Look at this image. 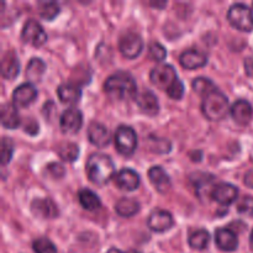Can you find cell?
<instances>
[{"label":"cell","instance_id":"1","mask_svg":"<svg viewBox=\"0 0 253 253\" xmlns=\"http://www.w3.org/2000/svg\"><path fill=\"white\" fill-rule=\"evenodd\" d=\"M104 90L111 99L120 101L132 100L138 95L135 79L126 72H116L111 74L104 83Z\"/></svg>","mask_w":253,"mask_h":253},{"label":"cell","instance_id":"2","mask_svg":"<svg viewBox=\"0 0 253 253\" xmlns=\"http://www.w3.org/2000/svg\"><path fill=\"white\" fill-rule=\"evenodd\" d=\"M115 166L111 158L104 153H93L86 161V174L95 185H105L113 178Z\"/></svg>","mask_w":253,"mask_h":253},{"label":"cell","instance_id":"3","mask_svg":"<svg viewBox=\"0 0 253 253\" xmlns=\"http://www.w3.org/2000/svg\"><path fill=\"white\" fill-rule=\"evenodd\" d=\"M229 99L220 90H214L203 96L202 113L211 121L222 120L229 111Z\"/></svg>","mask_w":253,"mask_h":253},{"label":"cell","instance_id":"4","mask_svg":"<svg viewBox=\"0 0 253 253\" xmlns=\"http://www.w3.org/2000/svg\"><path fill=\"white\" fill-rule=\"evenodd\" d=\"M227 20L240 31H253V12L247 5L240 2L231 5L227 10Z\"/></svg>","mask_w":253,"mask_h":253},{"label":"cell","instance_id":"5","mask_svg":"<svg viewBox=\"0 0 253 253\" xmlns=\"http://www.w3.org/2000/svg\"><path fill=\"white\" fill-rule=\"evenodd\" d=\"M116 150L123 156H131L137 148V135L130 126H119L115 132Z\"/></svg>","mask_w":253,"mask_h":253},{"label":"cell","instance_id":"6","mask_svg":"<svg viewBox=\"0 0 253 253\" xmlns=\"http://www.w3.org/2000/svg\"><path fill=\"white\" fill-rule=\"evenodd\" d=\"M150 79L152 84L166 91L178 81V76L175 69L170 64H160L155 67L150 73Z\"/></svg>","mask_w":253,"mask_h":253},{"label":"cell","instance_id":"7","mask_svg":"<svg viewBox=\"0 0 253 253\" xmlns=\"http://www.w3.org/2000/svg\"><path fill=\"white\" fill-rule=\"evenodd\" d=\"M121 54L128 59L137 58L143 49V40L136 32H126L119 40Z\"/></svg>","mask_w":253,"mask_h":253},{"label":"cell","instance_id":"8","mask_svg":"<svg viewBox=\"0 0 253 253\" xmlns=\"http://www.w3.org/2000/svg\"><path fill=\"white\" fill-rule=\"evenodd\" d=\"M21 39L25 43H29L34 47H41L42 44L46 43L47 34L36 20H27L22 27Z\"/></svg>","mask_w":253,"mask_h":253},{"label":"cell","instance_id":"9","mask_svg":"<svg viewBox=\"0 0 253 253\" xmlns=\"http://www.w3.org/2000/svg\"><path fill=\"white\" fill-rule=\"evenodd\" d=\"M210 195H211L212 200L219 203L220 205L229 207L232 203L236 202L237 197H239V189L230 183H219L212 188Z\"/></svg>","mask_w":253,"mask_h":253},{"label":"cell","instance_id":"10","mask_svg":"<svg viewBox=\"0 0 253 253\" xmlns=\"http://www.w3.org/2000/svg\"><path fill=\"white\" fill-rule=\"evenodd\" d=\"M83 125V115L76 108L67 109L59 118V126L64 133H77Z\"/></svg>","mask_w":253,"mask_h":253},{"label":"cell","instance_id":"11","mask_svg":"<svg viewBox=\"0 0 253 253\" xmlns=\"http://www.w3.org/2000/svg\"><path fill=\"white\" fill-rule=\"evenodd\" d=\"M173 224H174V219L172 214L162 209L153 210L147 219L148 227L155 232L167 231L173 226Z\"/></svg>","mask_w":253,"mask_h":253},{"label":"cell","instance_id":"12","mask_svg":"<svg viewBox=\"0 0 253 253\" xmlns=\"http://www.w3.org/2000/svg\"><path fill=\"white\" fill-rule=\"evenodd\" d=\"M37 98V89L32 83H24L12 91V103L19 108H26Z\"/></svg>","mask_w":253,"mask_h":253},{"label":"cell","instance_id":"13","mask_svg":"<svg viewBox=\"0 0 253 253\" xmlns=\"http://www.w3.org/2000/svg\"><path fill=\"white\" fill-rule=\"evenodd\" d=\"M31 210L34 215L42 219H56L59 214L56 203L49 198H39L31 203Z\"/></svg>","mask_w":253,"mask_h":253},{"label":"cell","instance_id":"14","mask_svg":"<svg viewBox=\"0 0 253 253\" xmlns=\"http://www.w3.org/2000/svg\"><path fill=\"white\" fill-rule=\"evenodd\" d=\"M88 140L96 147H106L111 141L110 131L103 124L93 121L88 127Z\"/></svg>","mask_w":253,"mask_h":253},{"label":"cell","instance_id":"15","mask_svg":"<svg viewBox=\"0 0 253 253\" xmlns=\"http://www.w3.org/2000/svg\"><path fill=\"white\" fill-rule=\"evenodd\" d=\"M230 113H231L235 123H237L239 125H249L252 121L253 108L251 103L245 100V99H240V100L235 101L232 108L230 109Z\"/></svg>","mask_w":253,"mask_h":253},{"label":"cell","instance_id":"16","mask_svg":"<svg viewBox=\"0 0 253 253\" xmlns=\"http://www.w3.org/2000/svg\"><path fill=\"white\" fill-rule=\"evenodd\" d=\"M215 244L221 251L232 252L239 247V239L232 230L221 227L215 231Z\"/></svg>","mask_w":253,"mask_h":253},{"label":"cell","instance_id":"17","mask_svg":"<svg viewBox=\"0 0 253 253\" xmlns=\"http://www.w3.org/2000/svg\"><path fill=\"white\" fill-rule=\"evenodd\" d=\"M140 182V175L137 174V172L130 169V168H124V169L119 170L115 175V184L120 189L127 190V192L137 189Z\"/></svg>","mask_w":253,"mask_h":253},{"label":"cell","instance_id":"18","mask_svg":"<svg viewBox=\"0 0 253 253\" xmlns=\"http://www.w3.org/2000/svg\"><path fill=\"white\" fill-rule=\"evenodd\" d=\"M179 63L183 68L193 71L204 67L208 63V57L198 49H187L180 53Z\"/></svg>","mask_w":253,"mask_h":253},{"label":"cell","instance_id":"19","mask_svg":"<svg viewBox=\"0 0 253 253\" xmlns=\"http://www.w3.org/2000/svg\"><path fill=\"white\" fill-rule=\"evenodd\" d=\"M136 103H137L138 108L141 111L150 116L157 115L160 111V104H158V99L155 94L151 90H143L138 93L137 98H136Z\"/></svg>","mask_w":253,"mask_h":253},{"label":"cell","instance_id":"20","mask_svg":"<svg viewBox=\"0 0 253 253\" xmlns=\"http://www.w3.org/2000/svg\"><path fill=\"white\" fill-rule=\"evenodd\" d=\"M148 178L156 190L160 193H167L170 188V178L160 166H153L148 170Z\"/></svg>","mask_w":253,"mask_h":253},{"label":"cell","instance_id":"21","mask_svg":"<svg viewBox=\"0 0 253 253\" xmlns=\"http://www.w3.org/2000/svg\"><path fill=\"white\" fill-rule=\"evenodd\" d=\"M20 72V63L16 54L12 51H7L1 59V76L5 79H15Z\"/></svg>","mask_w":253,"mask_h":253},{"label":"cell","instance_id":"22","mask_svg":"<svg viewBox=\"0 0 253 253\" xmlns=\"http://www.w3.org/2000/svg\"><path fill=\"white\" fill-rule=\"evenodd\" d=\"M1 125L9 130H15L21 125V118L14 104L6 103L1 108Z\"/></svg>","mask_w":253,"mask_h":253},{"label":"cell","instance_id":"23","mask_svg":"<svg viewBox=\"0 0 253 253\" xmlns=\"http://www.w3.org/2000/svg\"><path fill=\"white\" fill-rule=\"evenodd\" d=\"M57 95L59 100L64 104H76L81 99L82 91L77 84L63 83L57 89Z\"/></svg>","mask_w":253,"mask_h":253},{"label":"cell","instance_id":"24","mask_svg":"<svg viewBox=\"0 0 253 253\" xmlns=\"http://www.w3.org/2000/svg\"><path fill=\"white\" fill-rule=\"evenodd\" d=\"M79 204L83 207V209L89 210V211H95L101 207V202L98 195L90 189H81L78 192Z\"/></svg>","mask_w":253,"mask_h":253},{"label":"cell","instance_id":"25","mask_svg":"<svg viewBox=\"0 0 253 253\" xmlns=\"http://www.w3.org/2000/svg\"><path fill=\"white\" fill-rule=\"evenodd\" d=\"M140 210V204L131 198H121L115 204L116 214L123 217H131Z\"/></svg>","mask_w":253,"mask_h":253},{"label":"cell","instance_id":"26","mask_svg":"<svg viewBox=\"0 0 253 253\" xmlns=\"http://www.w3.org/2000/svg\"><path fill=\"white\" fill-rule=\"evenodd\" d=\"M46 72V63L41 58L30 59L29 64L26 68V78L30 79V82H40L42 76Z\"/></svg>","mask_w":253,"mask_h":253},{"label":"cell","instance_id":"27","mask_svg":"<svg viewBox=\"0 0 253 253\" xmlns=\"http://www.w3.org/2000/svg\"><path fill=\"white\" fill-rule=\"evenodd\" d=\"M189 246L193 250H198V251H203L208 247L210 242V234L207 230H197V231L192 232L188 239Z\"/></svg>","mask_w":253,"mask_h":253},{"label":"cell","instance_id":"28","mask_svg":"<svg viewBox=\"0 0 253 253\" xmlns=\"http://www.w3.org/2000/svg\"><path fill=\"white\" fill-rule=\"evenodd\" d=\"M39 15L46 21H52L61 12L59 4L56 1H40L37 4Z\"/></svg>","mask_w":253,"mask_h":253},{"label":"cell","instance_id":"29","mask_svg":"<svg viewBox=\"0 0 253 253\" xmlns=\"http://www.w3.org/2000/svg\"><path fill=\"white\" fill-rule=\"evenodd\" d=\"M58 155L66 162H74L79 156V147L74 142H63L59 145Z\"/></svg>","mask_w":253,"mask_h":253},{"label":"cell","instance_id":"30","mask_svg":"<svg viewBox=\"0 0 253 253\" xmlns=\"http://www.w3.org/2000/svg\"><path fill=\"white\" fill-rule=\"evenodd\" d=\"M192 85L195 93L200 94V95L203 96L217 89L216 85L214 84V82L210 81L209 78H204V77H198V78H195L194 81H193Z\"/></svg>","mask_w":253,"mask_h":253},{"label":"cell","instance_id":"31","mask_svg":"<svg viewBox=\"0 0 253 253\" xmlns=\"http://www.w3.org/2000/svg\"><path fill=\"white\" fill-rule=\"evenodd\" d=\"M147 145L150 147V150L156 153H167L169 152L170 147H172V143L167 138L153 137V136L148 137Z\"/></svg>","mask_w":253,"mask_h":253},{"label":"cell","instance_id":"32","mask_svg":"<svg viewBox=\"0 0 253 253\" xmlns=\"http://www.w3.org/2000/svg\"><path fill=\"white\" fill-rule=\"evenodd\" d=\"M32 249L35 253H57V249L53 242L49 241L46 237H40V239L35 240L32 244Z\"/></svg>","mask_w":253,"mask_h":253},{"label":"cell","instance_id":"33","mask_svg":"<svg viewBox=\"0 0 253 253\" xmlns=\"http://www.w3.org/2000/svg\"><path fill=\"white\" fill-rule=\"evenodd\" d=\"M148 56L152 61L161 62L167 57V51L160 42H151L148 46Z\"/></svg>","mask_w":253,"mask_h":253},{"label":"cell","instance_id":"34","mask_svg":"<svg viewBox=\"0 0 253 253\" xmlns=\"http://www.w3.org/2000/svg\"><path fill=\"white\" fill-rule=\"evenodd\" d=\"M14 152V143L9 137H2L1 140V165L6 166L11 161Z\"/></svg>","mask_w":253,"mask_h":253},{"label":"cell","instance_id":"35","mask_svg":"<svg viewBox=\"0 0 253 253\" xmlns=\"http://www.w3.org/2000/svg\"><path fill=\"white\" fill-rule=\"evenodd\" d=\"M237 211L241 215L253 217V197H245L237 204Z\"/></svg>","mask_w":253,"mask_h":253},{"label":"cell","instance_id":"36","mask_svg":"<svg viewBox=\"0 0 253 253\" xmlns=\"http://www.w3.org/2000/svg\"><path fill=\"white\" fill-rule=\"evenodd\" d=\"M167 94L170 96V98L174 99V100H179V99H182V96L184 95V84L182 83V81L178 79V81L175 82L169 89H168Z\"/></svg>","mask_w":253,"mask_h":253},{"label":"cell","instance_id":"37","mask_svg":"<svg viewBox=\"0 0 253 253\" xmlns=\"http://www.w3.org/2000/svg\"><path fill=\"white\" fill-rule=\"evenodd\" d=\"M47 172L53 178H62L64 173H66V170H64L63 166H61L59 163H49L47 166Z\"/></svg>","mask_w":253,"mask_h":253},{"label":"cell","instance_id":"38","mask_svg":"<svg viewBox=\"0 0 253 253\" xmlns=\"http://www.w3.org/2000/svg\"><path fill=\"white\" fill-rule=\"evenodd\" d=\"M24 130L25 132L31 136L37 135V132H39V125H37L36 120H34L32 118H27L24 123Z\"/></svg>","mask_w":253,"mask_h":253},{"label":"cell","instance_id":"39","mask_svg":"<svg viewBox=\"0 0 253 253\" xmlns=\"http://www.w3.org/2000/svg\"><path fill=\"white\" fill-rule=\"evenodd\" d=\"M245 72L250 78L253 79V56L245 59Z\"/></svg>","mask_w":253,"mask_h":253},{"label":"cell","instance_id":"40","mask_svg":"<svg viewBox=\"0 0 253 253\" xmlns=\"http://www.w3.org/2000/svg\"><path fill=\"white\" fill-rule=\"evenodd\" d=\"M244 183L246 187L251 188V189H253V169L249 170V172L245 174V179H244Z\"/></svg>","mask_w":253,"mask_h":253},{"label":"cell","instance_id":"41","mask_svg":"<svg viewBox=\"0 0 253 253\" xmlns=\"http://www.w3.org/2000/svg\"><path fill=\"white\" fill-rule=\"evenodd\" d=\"M150 5H151V6H156V7H165L167 4L163 1V2H157V4H155V2H151Z\"/></svg>","mask_w":253,"mask_h":253},{"label":"cell","instance_id":"42","mask_svg":"<svg viewBox=\"0 0 253 253\" xmlns=\"http://www.w3.org/2000/svg\"><path fill=\"white\" fill-rule=\"evenodd\" d=\"M126 253H142V252L137 251V250H130V251H127Z\"/></svg>","mask_w":253,"mask_h":253},{"label":"cell","instance_id":"43","mask_svg":"<svg viewBox=\"0 0 253 253\" xmlns=\"http://www.w3.org/2000/svg\"><path fill=\"white\" fill-rule=\"evenodd\" d=\"M250 242H251V247L253 249V230H252V234H251V239H250Z\"/></svg>","mask_w":253,"mask_h":253}]
</instances>
